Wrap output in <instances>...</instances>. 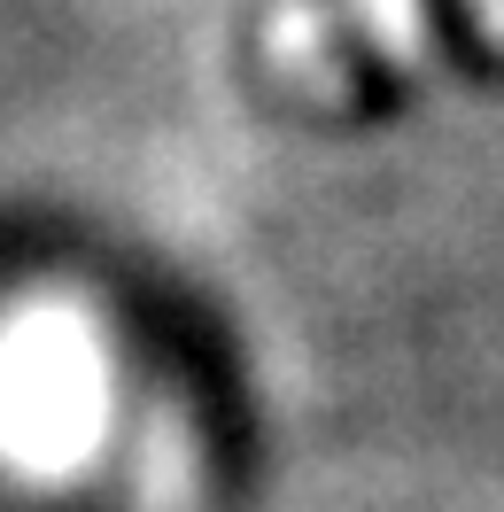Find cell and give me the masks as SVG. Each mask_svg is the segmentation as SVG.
I'll list each match as a JSON object with an SVG mask.
<instances>
[{"label": "cell", "mask_w": 504, "mask_h": 512, "mask_svg": "<svg viewBox=\"0 0 504 512\" xmlns=\"http://www.w3.org/2000/svg\"><path fill=\"white\" fill-rule=\"evenodd\" d=\"M109 435V350L70 303L0 326V458L16 474H78Z\"/></svg>", "instance_id": "1"}]
</instances>
